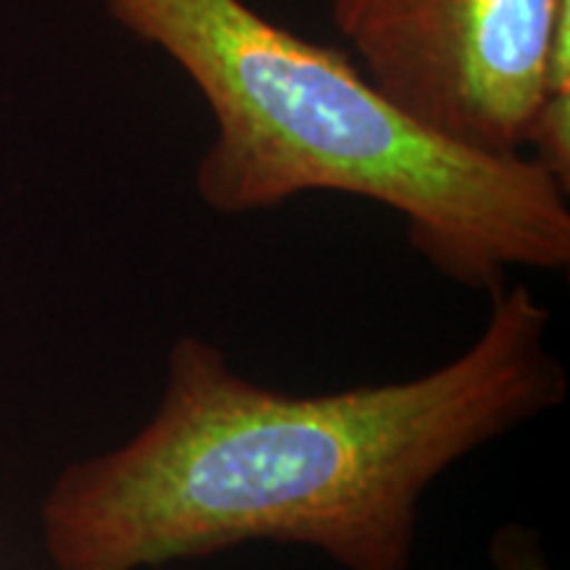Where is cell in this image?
<instances>
[{
    "instance_id": "cell-4",
    "label": "cell",
    "mask_w": 570,
    "mask_h": 570,
    "mask_svg": "<svg viewBox=\"0 0 570 570\" xmlns=\"http://www.w3.org/2000/svg\"><path fill=\"white\" fill-rule=\"evenodd\" d=\"M489 560L494 570H554L541 547V537L523 523H508L494 531Z\"/></svg>"
},
{
    "instance_id": "cell-1",
    "label": "cell",
    "mask_w": 570,
    "mask_h": 570,
    "mask_svg": "<svg viewBox=\"0 0 570 570\" xmlns=\"http://www.w3.org/2000/svg\"><path fill=\"white\" fill-rule=\"evenodd\" d=\"M550 331V306L504 285L483 331L441 367L306 396L180 336L154 415L56 475L40 504L48 560L142 570L275 541L344 570H410L433 481L566 402Z\"/></svg>"
},
{
    "instance_id": "cell-3",
    "label": "cell",
    "mask_w": 570,
    "mask_h": 570,
    "mask_svg": "<svg viewBox=\"0 0 570 570\" xmlns=\"http://www.w3.org/2000/svg\"><path fill=\"white\" fill-rule=\"evenodd\" d=\"M383 98L423 130L487 156H525L544 61L570 0H327Z\"/></svg>"
},
{
    "instance_id": "cell-2",
    "label": "cell",
    "mask_w": 570,
    "mask_h": 570,
    "mask_svg": "<svg viewBox=\"0 0 570 570\" xmlns=\"http://www.w3.org/2000/svg\"><path fill=\"white\" fill-rule=\"evenodd\" d=\"M122 30L159 48L209 106L196 167L212 212H269L346 194L396 212L449 283L497 294L512 269L570 267L568 194L529 156L454 146L404 117L354 59L298 38L246 0H104Z\"/></svg>"
}]
</instances>
